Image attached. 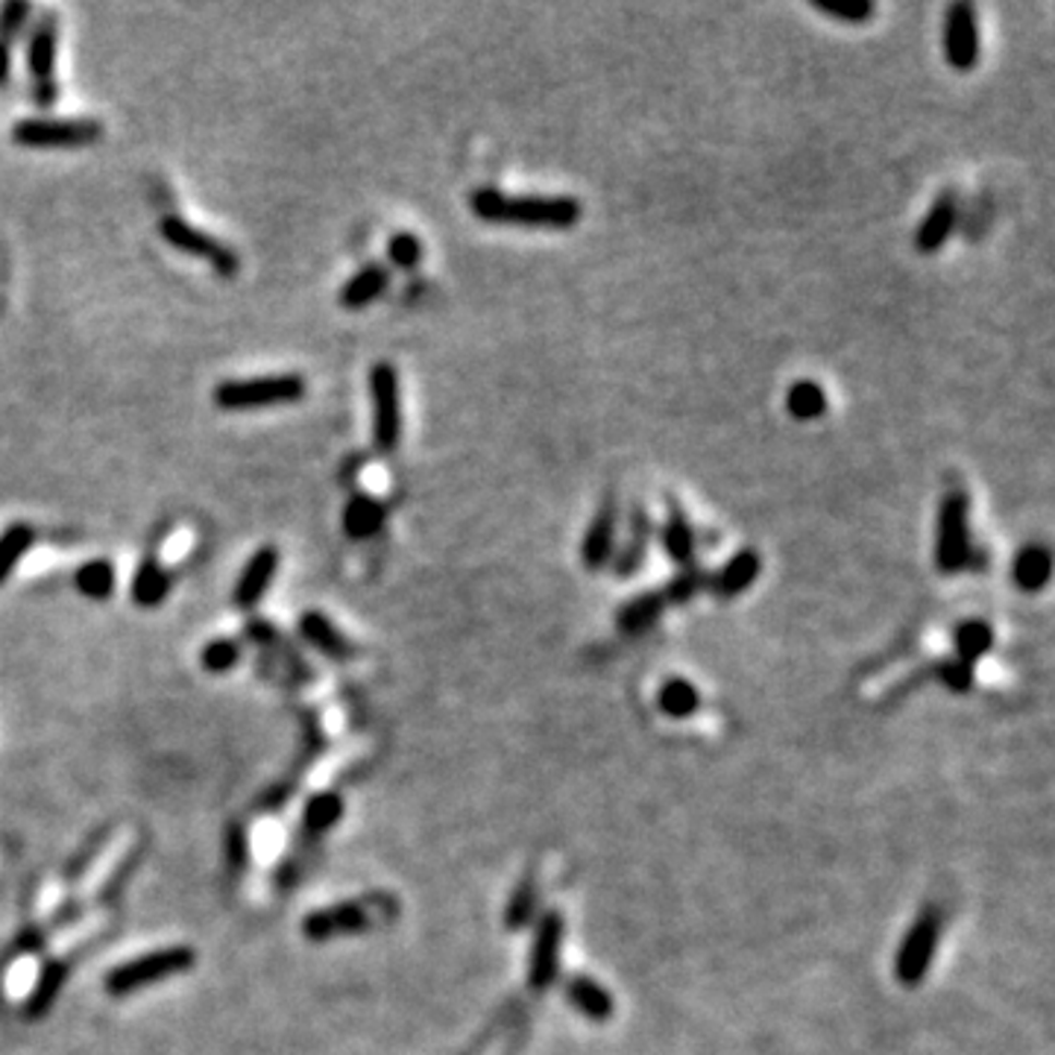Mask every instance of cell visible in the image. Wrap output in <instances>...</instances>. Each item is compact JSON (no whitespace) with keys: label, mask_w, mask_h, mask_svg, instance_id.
I'll list each match as a JSON object with an SVG mask.
<instances>
[{"label":"cell","mask_w":1055,"mask_h":1055,"mask_svg":"<svg viewBox=\"0 0 1055 1055\" xmlns=\"http://www.w3.org/2000/svg\"><path fill=\"white\" fill-rule=\"evenodd\" d=\"M469 206L478 220L499 226H528V229H572L584 215L575 196H511L499 188H476Z\"/></svg>","instance_id":"cell-1"},{"label":"cell","mask_w":1055,"mask_h":1055,"mask_svg":"<svg viewBox=\"0 0 1055 1055\" xmlns=\"http://www.w3.org/2000/svg\"><path fill=\"white\" fill-rule=\"evenodd\" d=\"M309 382L299 373L255 375V379H229L212 391V399L220 411H264L279 405H297L305 399Z\"/></svg>","instance_id":"cell-2"},{"label":"cell","mask_w":1055,"mask_h":1055,"mask_svg":"<svg viewBox=\"0 0 1055 1055\" xmlns=\"http://www.w3.org/2000/svg\"><path fill=\"white\" fill-rule=\"evenodd\" d=\"M980 551L971 537V499L964 490H950L938 507V534H935V570L942 575L971 570Z\"/></svg>","instance_id":"cell-3"},{"label":"cell","mask_w":1055,"mask_h":1055,"mask_svg":"<svg viewBox=\"0 0 1055 1055\" xmlns=\"http://www.w3.org/2000/svg\"><path fill=\"white\" fill-rule=\"evenodd\" d=\"M59 15L57 10H41L29 24L27 36V71L29 94L38 109H53L59 100Z\"/></svg>","instance_id":"cell-4"},{"label":"cell","mask_w":1055,"mask_h":1055,"mask_svg":"<svg viewBox=\"0 0 1055 1055\" xmlns=\"http://www.w3.org/2000/svg\"><path fill=\"white\" fill-rule=\"evenodd\" d=\"M104 123L94 118H21L10 139L27 149H80L104 139Z\"/></svg>","instance_id":"cell-5"},{"label":"cell","mask_w":1055,"mask_h":1055,"mask_svg":"<svg viewBox=\"0 0 1055 1055\" xmlns=\"http://www.w3.org/2000/svg\"><path fill=\"white\" fill-rule=\"evenodd\" d=\"M196 952L191 947H165V950L144 952L139 959L118 964L106 973V994L109 997H127L135 991L147 988L153 982L168 980L177 973H185L194 968Z\"/></svg>","instance_id":"cell-6"},{"label":"cell","mask_w":1055,"mask_h":1055,"mask_svg":"<svg viewBox=\"0 0 1055 1055\" xmlns=\"http://www.w3.org/2000/svg\"><path fill=\"white\" fill-rule=\"evenodd\" d=\"M942 926L944 921H942V909L938 907H926L924 912L915 918V924L909 926L895 956V976L900 985L918 988V985L926 980V973H930V968H933L935 950H938Z\"/></svg>","instance_id":"cell-7"},{"label":"cell","mask_w":1055,"mask_h":1055,"mask_svg":"<svg viewBox=\"0 0 1055 1055\" xmlns=\"http://www.w3.org/2000/svg\"><path fill=\"white\" fill-rule=\"evenodd\" d=\"M370 405H373V443L391 455L401 443V384L396 367L387 361L370 367Z\"/></svg>","instance_id":"cell-8"},{"label":"cell","mask_w":1055,"mask_h":1055,"mask_svg":"<svg viewBox=\"0 0 1055 1055\" xmlns=\"http://www.w3.org/2000/svg\"><path fill=\"white\" fill-rule=\"evenodd\" d=\"M159 238L168 243V247H173L177 253L196 255V259L208 262L217 273H220V276H226V279L241 271L238 253H232V250H229L224 241H217L215 235H208L206 229H200V226L188 224L185 217H179V215L161 217V220H159Z\"/></svg>","instance_id":"cell-9"},{"label":"cell","mask_w":1055,"mask_h":1055,"mask_svg":"<svg viewBox=\"0 0 1055 1055\" xmlns=\"http://www.w3.org/2000/svg\"><path fill=\"white\" fill-rule=\"evenodd\" d=\"M563 933H566V921L561 912H546L540 918V924L534 930L531 942V959H528V985L531 991L542 994L558 982L561 973V944Z\"/></svg>","instance_id":"cell-10"},{"label":"cell","mask_w":1055,"mask_h":1055,"mask_svg":"<svg viewBox=\"0 0 1055 1055\" xmlns=\"http://www.w3.org/2000/svg\"><path fill=\"white\" fill-rule=\"evenodd\" d=\"M944 59L952 71H973L980 62V27L971 3H952L944 15Z\"/></svg>","instance_id":"cell-11"},{"label":"cell","mask_w":1055,"mask_h":1055,"mask_svg":"<svg viewBox=\"0 0 1055 1055\" xmlns=\"http://www.w3.org/2000/svg\"><path fill=\"white\" fill-rule=\"evenodd\" d=\"M281 554L276 546H262L259 551H253V558L243 563L241 575L235 580L232 589V601L238 610H253L262 604V598L267 596L276 572H279Z\"/></svg>","instance_id":"cell-12"},{"label":"cell","mask_w":1055,"mask_h":1055,"mask_svg":"<svg viewBox=\"0 0 1055 1055\" xmlns=\"http://www.w3.org/2000/svg\"><path fill=\"white\" fill-rule=\"evenodd\" d=\"M616 531H619V507L616 499L608 495L604 505L598 507L592 523L584 531V540H580V563L584 570L598 572L604 570L610 561H613V551H616Z\"/></svg>","instance_id":"cell-13"},{"label":"cell","mask_w":1055,"mask_h":1055,"mask_svg":"<svg viewBox=\"0 0 1055 1055\" xmlns=\"http://www.w3.org/2000/svg\"><path fill=\"white\" fill-rule=\"evenodd\" d=\"M651 537H655V523L651 516L645 511L643 505L631 507L627 514V534L625 542L613 551V575L616 578H631L636 572L643 570L645 554H648V546H651Z\"/></svg>","instance_id":"cell-14"},{"label":"cell","mask_w":1055,"mask_h":1055,"mask_svg":"<svg viewBox=\"0 0 1055 1055\" xmlns=\"http://www.w3.org/2000/svg\"><path fill=\"white\" fill-rule=\"evenodd\" d=\"M563 997L589 1023H608L613 1018V1011H616L613 994L601 982L592 980V976H584V973H575V976L563 980Z\"/></svg>","instance_id":"cell-15"},{"label":"cell","mask_w":1055,"mask_h":1055,"mask_svg":"<svg viewBox=\"0 0 1055 1055\" xmlns=\"http://www.w3.org/2000/svg\"><path fill=\"white\" fill-rule=\"evenodd\" d=\"M370 926V915L364 907L358 903H337V907L317 909L302 921V933L309 935L311 942H328L335 935L349 933H364Z\"/></svg>","instance_id":"cell-16"},{"label":"cell","mask_w":1055,"mask_h":1055,"mask_svg":"<svg viewBox=\"0 0 1055 1055\" xmlns=\"http://www.w3.org/2000/svg\"><path fill=\"white\" fill-rule=\"evenodd\" d=\"M299 636H302L311 648H317L320 655H326L328 660H340V663H344V660H349V657L356 655V645L349 643L344 631H340V627L326 616V613H320V610H305V613L299 616Z\"/></svg>","instance_id":"cell-17"},{"label":"cell","mask_w":1055,"mask_h":1055,"mask_svg":"<svg viewBox=\"0 0 1055 1055\" xmlns=\"http://www.w3.org/2000/svg\"><path fill=\"white\" fill-rule=\"evenodd\" d=\"M956 217H959V203H956V194H942L935 200L926 217L921 220L915 232V247L918 253H938L944 243L950 241L952 229H956Z\"/></svg>","instance_id":"cell-18"},{"label":"cell","mask_w":1055,"mask_h":1055,"mask_svg":"<svg viewBox=\"0 0 1055 1055\" xmlns=\"http://www.w3.org/2000/svg\"><path fill=\"white\" fill-rule=\"evenodd\" d=\"M391 288V273L384 264H364L361 271L352 273L344 281V288L337 293V302L346 311H364L367 305H373L375 299H382Z\"/></svg>","instance_id":"cell-19"},{"label":"cell","mask_w":1055,"mask_h":1055,"mask_svg":"<svg viewBox=\"0 0 1055 1055\" xmlns=\"http://www.w3.org/2000/svg\"><path fill=\"white\" fill-rule=\"evenodd\" d=\"M384 519H387V507H384V502H379V499L370 493H356V495H349V502H346L340 525H344V534L349 537V540L364 542V540H373L375 534L382 531Z\"/></svg>","instance_id":"cell-20"},{"label":"cell","mask_w":1055,"mask_h":1055,"mask_svg":"<svg viewBox=\"0 0 1055 1055\" xmlns=\"http://www.w3.org/2000/svg\"><path fill=\"white\" fill-rule=\"evenodd\" d=\"M759 572H763V558H759V551L742 549L736 551L724 566H721V572L716 575V578H710V589L719 598H736L757 584Z\"/></svg>","instance_id":"cell-21"},{"label":"cell","mask_w":1055,"mask_h":1055,"mask_svg":"<svg viewBox=\"0 0 1055 1055\" xmlns=\"http://www.w3.org/2000/svg\"><path fill=\"white\" fill-rule=\"evenodd\" d=\"M170 587H173V575L165 570V563H159L156 558H147L135 570V578H132L130 596L132 601L144 610L159 608L161 601L170 596Z\"/></svg>","instance_id":"cell-22"},{"label":"cell","mask_w":1055,"mask_h":1055,"mask_svg":"<svg viewBox=\"0 0 1055 1055\" xmlns=\"http://www.w3.org/2000/svg\"><path fill=\"white\" fill-rule=\"evenodd\" d=\"M29 15H33V3L27 0H10L0 7V88L10 83L12 47L29 24Z\"/></svg>","instance_id":"cell-23"},{"label":"cell","mask_w":1055,"mask_h":1055,"mask_svg":"<svg viewBox=\"0 0 1055 1055\" xmlns=\"http://www.w3.org/2000/svg\"><path fill=\"white\" fill-rule=\"evenodd\" d=\"M663 610H666L663 592L651 589V592H643V596L631 598V601L622 604V610H619V616H616V625L619 631L627 636L645 634L648 627L655 625L657 619L663 616Z\"/></svg>","instance_id":"cell-24"},{"label":"cell","mask_w":1055,"mask_h":1055,"mask_svg":"<svg viewBox=\"0 0 1055 1055\" xmlns=\"http://www.w3.org/2000/svg\"><path fill=\"white\" fill-rule=\"evenodd\" d=\"M65 980H68V962H62V959L47 962V968L41 971V976H38L36 988L29 991L27 1003H24V1018L27 1020L45 1018L47 1011H50V1006L57 1003L59 991H62Z\"/></svg>","instance_id":"cell-25"},{"label":"cell","mask_w":1055,"mask_h":1055,"mask_svg":"<svg viewBox=\"0 0 1055 1055\" xmlns=\"http://www.w3.org/2000/svg\"><path fill=\"white\" fill-rule=\"evenodd\" d=\"M1053 575V558L1044 546H1027L1015 558V570L1011 578L1023 592H1041L1046 587V580Z\"/></svg>","instance_id":"cell-26"},{"label":"cell","mask_w":1055,"mask_h":1055,"mask_svg":"<svg viewBox=\"0 0 1055 1055\" xmlns=\"http://www.w3.org/2000/svg\"><path fill=\"white\" fill-rule=\"evenodd\" d=\"M663 549L666 554L678 563V570L695 563V549H698L695 528H692L686 514L678 511V507H672V514H669V519H666L663 525Z\"/></svg>","instance_id":"cell-27"},{"label":"cell","mask_w":1055,"mask_h":1055,"mask_svg":"<svg viewBox=\"0 0 1055 1055\" xmlns=\"http://www.w3.org/2000/svg\"><path fill=\"white\" fill-rule=\"evenodd\" d=\"M115 584H118V572H115L112 561H106V558L85 561L83 566L74 572L76 592L85 598H92V601H106V598H112Z\"/></svg>","instance_id":"cell-28"},{"label":"cell","mask_w":1055,"mask_h":1055,"mask_svg":"<svg viewBox=\"0 0 1055 1055\" xmlns=\"http://www.w3.org/2000/svg\"><path fill=\"white\" fill-rule=\"evenodd\" d=\"M952 648H956L952 657H959V660L973 666L980 657H985L994 648V627L988 622H982V619H968V622L956 625V631H952Z\"/></svg>","instance_id":"cell-29"},{"label":"cell","mask_w":1055,"mask_h":1055,"mask_svg":"<svg viewBox=\"0 0 1055 1055\" xmlns=\"http://www.w3.org/2000/svg\"><path fill=\"white\" fill-rule=\"evenodd\" d=\"M657 710L669 719H690L700 710V692L683 678H669L657 692Z\"/></svg>","instance_id":"cell-30"},{"label":"cell","mask_w":1055,"mask_h":1055,"mask_svg":"<svg viewBox=\"0 0 1055 1055\" xmlns=\"http://www.w3.org/2000/svg\"><path fill=\"white\" fill-rule=\"evenodd\" d=\"M36 542V528L29 523H12L0 531V587L10 580L21 558L33 549Z\"/></svg>","instance_id":"cell-31"},{"label":"cell","mask_w":1055,"mask_h":1055,"mask_svg":"<svg viewBox=\"0 0 1055 1055\" xmlns=\"http://www.w3.org/2000/svg\"><path fill=\"white\" fill-rule=\"evenodd\" d=\"M786 411L792 413L794 420H818L827 413V393L818 382H794L786 393Z\"/></svg>","instance_id":"cell-32"},{"label":"cell","mask_w":1055,"mask_h":1055,"mask_svg":"<svg viewBox=\"0 0 1055 1055\" xmlns=\"http://www.w3.org/2000/svg\"><path fill=\"white\" fill-rule=\"evenodd\" d=\"M534 915H537V886H534V879L528 877L514 888V895H511V900H507L505 930L519 933V930H525V926L531 924Z\"/></svg>","instance_id":"cell-33"},{"label":"cell","mask_w":1055,"mask_h":1055,"mask_svg":"<svg viewBox=\"0 0 1055 1055\" xmlns=\"http://www.w3.org/2000/svg\"><path fill=\"white\" fill-rule=\"evenodd\" d=\"M707 584H710V575L700 570L698 563H692V566H683L660 592H663L666 604H686L698 596L700 589H707Z\"/></svg>","instance_id":"cell-34"},{"label":"cell","mask_w":1055,"mask_h":1055,"mask_svg":"<svg viewBox=\"0 0 1055 1055\" xmlns=\"http://www.w3.org/2000/svg\"><path fill=\"white\" fill-rule=\"evenodd\" d=\"M344 818V801L335 792H320L305 803V827L314 832L332 830Z\"/></svg>","instance_id":"cell-35"},{"label":"cell","mask_w":1055,"mask_h":1055,"mask_svg":"<svg viewBox=\"0 0 1055 1055\" xmlns=\"http://www.w3.org/2000/svg\"><path fill=\"white\" fill-rule=\"evenodd\" d=\"M241 655H243L241 643L224 636V639H212V643L203 645V651H200V666L212 674H226L241 663Z\"/></svg>","instance_id":"cell-36"},{"label":"cell","mask_w":1055,"mask_h":1055,"mask_svg":"<svg viewBox=\"0 0 1055 1055\" xmlns=\"http://www.w3.org/2000/svg\"><path fill=\"white\" fill-rule=\"evenodd\" d=\"M422 255H425V247L413 232H393L391 241H387V259H391L393 267L399 271H413L420 267Z\"/></svg>","instance_id":"cell-37"},{"label":"cell","mask_w":1055,"mask_h":1055,"mask_svg":"<svg viewBox=\"0 0 1055 1055\" xmlns=\"http://www.w3.org/2000/svg\"><path fill=\"white\" fill-rule=\"evenodd\" d=\"M813 7L824 15H830L836 21H844V24H862V21L874 19V3H830V0H813Z\"/></svg>","instance_id":"cell-38"},{"label":"cell","mask_w":1055,"mask_h":1055,"mask_svg":"<svg viewBox=\"0 0 1055 1055\" xmlns=\"http://www.w3.org/2000/svg\"><path fill=\"white\" fill-rule=\"evenodd\" d=\"M938 681H942L950 692H971L973 666L959 660V657L942 660V663H938Z\"/></svg>","instance_id":"cell-39"},{"label":"cell","mask_w":1055,"mask_h":1055,"mask_svg":"<svg viewBox=\"0 0 1055 1055\" xmlns=\"http://www.w3.org/2000/svg\"><path fill=\"white\" fill-rule=\"evenodd\" d=\"M247 636H250V639H253V643H259V645H271V643H276V639H279L276 627H273L271 622H264V619H253V622H247Z\"/></svg>","instance_id":"cell-40"},{"label":"cell","mask_w":1055,"mask_h":1055,"mask_svg":"<svg viewBox=\"0 0 1055 1055\" xmlns=\"http://www.w3.org/2000/svg\"><path fill=\"white\" fill-rule=\"evenodd\" d=\"M229 860H232L235 868H241L243 860H247V839H243L241 830L229 832Z\"/></svg>","instance_id":"cell-41"}]
</instances>
